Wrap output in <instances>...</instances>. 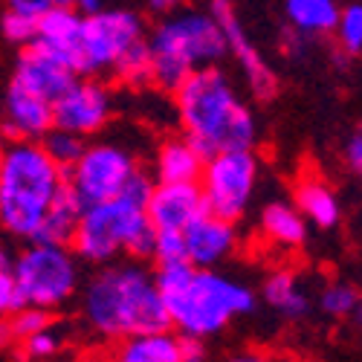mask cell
Returning <instances> with one entry per match:
<instances>
[{
	"label": "cell",
	"instance_id": "cell-27",
	"mask_svg": "<svg viewBox=\"0 0 362 362\" xmlns=\"http://www.w3.org/2000/svg\"><path fill=\"white\" fill-rule=\"evenodd\" d=\"M330 35L337 38V47H339L342 55L356 58L362 52V6H359V0L342 4Z\"/></svg>",
	"mask_w": 362,
	"mask_h": 362
},
{
	"label": "cell",
	"instance_id": "cell-26",
	"mask_svg": "<svg viewBox=\"0 0 362 362\" xmlns=\"http://www.w3.org/2000/svg\"><path fill=\"white\" fill-rule=\"evenodd\" d=\"M113 76L119 84L142 90L151 84V55H148V35L142 41H136L113 67Z\"/></svg>",
	"mask_w": 362,
	"mask_h": 362
},
{
	"label": "cell",
	"instance_id": "cell-34",
	"mask_svg": "<svg viewBox=\"0 0 362 362\" xmlns=\"http://www.w3.org/2000/svg\"><path fill=\"white\" fill-rule=\"evenodd\" d=\"M180 362H209V348L206 339L200 337H180Z\"/></svg>",
	"mask_w": 362,
	"mask_h": 362
},
{
	"label": "cell",
	"instance_id": "cell-5",
	"mask_svg": "<svg viewBox=\"0 0 362 362\" xmlns=\"http://www.w3.org/2000/svg\"><path fill=\"white\" fill-rule=\"evenodd\" d=\"M148 55L151 84L174 93L192 70L221 64L226 58V41L209 9H177L148 35Z\"/></svg>",
	"mask_w": 362,
	"mask_h": 362
},
{
	"label": "cell",
	"instance_id": "cell-43",
	"mask_svg": "<svg viewBox=\"0 0 362 362\" xmlns=\"http://www.w3.org/2000/svg\"><path fill=\"white\" fill-rule=\"evenodd\" d=\"M6 142H9V139L4 136V131H0V154H4V148H6Z\"/></svg>",
	"mask_w": 362,
	"mask_h": 362
},
{
	"label": "cell",
	"instance_id": "cell-41",
	"mask_svg": "<svg viewBox=\"0 0 362 362\" xmlns=\"http://www.w3.org/2000/svg\"><path fill=\"white\" fill-rule=\"evenodd\" d=\"M226 362H267V359H264V354H258V351H240V354L229 356Z\"/></svg>",
	"mask_w": 362,
	"mask_h": 362
},
{
	"label": "cell",
	"instance_id": "cell-11",
	"mask_svg": "<svg viewBox=\"0 0 362 362\" xmlns=\"http://www.w3.org/2000/svg\"><path fill=\"white\" fill-rule=\"evenodd\" d=\"M113 119V90L96 76H78L52 102V128L93 139Z\"/></svg>",
	"mask_w": 362,
	"mask_h": 362
},
{
	"label": "cell",
	"instance_id": "cell-3",
	"mask_svg": "<svg viewBox=\"0 0 362 362\" xmlns=\"http://www.w3.org/2000/svg\"><path fill=\"white\" fill-rule=\"evenodd\" d=\"M174 113L183 136L203 157L215 151H238L258 145V122L240 102L229 76L215 67L192 70L174 90Z\"/></svg>",
	"mask_w": 362,
	"mask_h": 362
},
{
	"label": "cell",
	"instance_id": "cell-18",
	"mask_svg": "<svg viewBox=\"0 0 362 362\" xmlns=\"http://www.w3.org/2000/svg\"><path fill=\"white\" fill-rule=\"evenodd\" d=\"M206 157L180 134L160 142L154 157V183H197Z\"/></svg>",
	"mask_w": 362,
	"mask_h": 362
},
{
	"label": "cell",
	"instance_id": "cell-24",
	"mask_svg": "<svg viewBox=\"0 0 362 362\" xmlns=\"http://www.w3.org/2000/svg\"><path fill=\"white\" fill-rule=\"evenodd\" d=\"M342 4L339 0H284V18L301 38L330 35Z\"/></svg>",
	"mask_w": 362,
	"mask_h": 362
},
{
	"label": "cell",
	"instance_id": "cell-4",
	"mask_svg": "<svg viewBox=\"0 0 362 362\" xmlns=\"http://www.w3.org/2000/svg\"><path fill=\"white\" fill-rule=\"evenodd\" d=\"M62 186L64 171L38 142L9 139L0 154V232L12 240H33Z\"/></svg>",
	"mask_w": 362,
	"mask_h": 362
},
{
	"label": "cell",
	"instance_id": "cell-25",
	"mask_svg": "<svg viewBox=\"0 0 362 362\" xmlns=\"http://www.w3.org/2000/svg\"><path fill=\"white\" fill-rule=\"evenodd\" d=\"M73 337H76L73 325H67L64 319H49L44 327H38L35 334L21 339L15 348L23 362H55L70 351Z\"/></svg>",
	"mask_w": 362,
	"mask_h": 362
},
{
	"label": "cell",
	"instance_id": "cell-32",
	"mask_svg": "<svg viewBox=\"0 0 362 362\" xmlns=\"http://www.w3.org/2000/svg\"><path fill=\"white\" fill-rule=\"evenodd\" d=\"M49 319H52V313L41 310V308H29V305H23L21 310H15V313L9 316L12 334H15V345H18L21 339H26L29 334H35L38 327H44Z\"/></svg>",
	"mask_w": 362,
	"mask_h": 362
},
{
	"label": "cell",
	"instance_id": "cell-1",
	"mask_svg": "<svg viewBox=\"0 0 362 362\" xmlns=\"http://www.w3.org/2000/svg\"><path fill=\"white\" fill-rule=\"evenodd\" d=\"M81 322L105 342L165 330L168 313L145 261H110L81 284Z\"/></svg>",
	"mask_w": 362,
	"mask_h": 362
},
{
	"label": "cell",
	"instance_id": "cell-39",
	"mask_svg": "<svg viewBox=\"0 0 362 362\" xmlns=\"http://www.w3.org/2000/svg\"><path fill=\"white\" fill-rule=\"evenodd\" d=\"M15 348V334H12V325L9 319H0V351Z\"/></svg>",
	"mask_w": 362,
	"mask_h": 362
},
{
	"label": "cell",
	"instance_id": "cell-13",
	"mask_svg": "<svg viewBox=\"0 0 362 362\" xmlns=\"http://www.w3.org/2000/svg\"><path fill=\"white\" fill-rule=\"evenodd\" d=\"M183 244H186V261L192 267L218 269L238 252L240 232H238L235 221L203 212L183 229Z\"/></svg>",
	"mask_w": 362,
	"mask_h": 362
},
{
	"label": "cell",
	"instance_id": "cell-23",
	"mask_svg": "<svg viewBox=\"0 0 362 362\" xmlns=\"http://www.w3.org/2000/svg\"><path fill=\"white\" fill-rule=\"evenodd\" d=\"M81 209H84V203L64 183L58 189V194L52 197V203L47 206V215L33 240H41V244H70L73 232L78 226V218H81Z\"/></svg>",
	"mask_w": 362,
	"mask_h": 362
},
{
	"label": "cell",
	"instance_id": "cell-16",
	"mask_svg": "<svg viewBox=\"0 0 362 362\" xmlns=\"http://www.w3.org/2000/svg\"><path fill=\"white\" fill-rule=\"evenodd\" d=\"M49 128H52V105L35 93H29L26 87L9 81L4 102H0V131H4V136L38 142Z\"/></svg>",
	"mask_w": 362,
	"mask_h": 362
},
{
	"label": "cell",
	"instance_id": "cell-42",
	"mask_svg": "<svg viewBox=\"0 0 362 362\" xmlns=\"http://www.w3.org/2000/svg\"><path fill=\"white\" fill-rule=\"evenodd\" d=\"M52 6H58V9H76L78 0H52Z\"/></svg>",
	"mask_w": 362,
	"mask_h": 362
},
{
	"label": "cell",
	"instance_id": "cell-28",
	"mask_svg": "<svg viewBox=\"0 0 362 362\" xmlns=\"http://www.w3.org/2000/svg\"><path fill=\"white\" fill-rule=\"evenodd\" d=\"M319 310L337 322L354 319L359 313V293L348 281H334L319 293Z\"/></svg>",
	"mask_w": 362,
	"mask_h": 362
},
{
	"label": "cell",
	"instance_id": "cell-40",
	"mask_svg": "<svg viewBox=\"0 0 362 362\" xmlns=\"http://www.w3.org/2000/svg\"><path fill=\"white\" fill-rule=\"evenodd\" d=\"M105 9V0H78V6H76V12L84 18V15H96V12H102Z\"/></svg>",
	"mask_w": 362,
	"mask_h": 362
},
{
	"label": "cell",
	"instance_id": "cell-36",
	"mask_svg": "<svg viewBox=\"0 0 362 362\" xmlns=\"http://www.w3.org/2000/svg\"><path fill=\"white\" fill-rule=\"evenodd\" d=\"M9 12L29 15V18H41L47 9H52V0H4Z\"/></svg>",
	"mask_w": 362,
	"mask_h": 362
},
{
	"label": "cell",
	"instance_id": "cell-31",
	"mask_svg": "<svg viewBox=\"0 0 362 362\" xmlns=\"http://www.w3.org/2000/svg\"><path fill=\"white\" fill-rule=\"evenodd\" d=\"M0 33H4V38L15 47H29L35 44V18L29 15H18V12H4V18H0Z\"/></svg>",
	"mask_w": 362,
	"mask_h": 362
},
{
	"label": "cell",
	"instance_id": "cell-15",
	"mask_svg": "<svg viewBox=\"0 0 362 362\" xmlns=\"http://www.w3.org/2000/svg\"><path fill=\"white\" fill-rule=\"evenodd\" d=\"M142 209L154 232H183L206 212L197 183H154Z\"/></svg>",
	"mask_w": 362,
	"mask_h": 362
},
{
	"label": "cell",
	"instance_id": "cell-44",
	"mask_svg": "<svg viewBox=\"0 0 362 362\" xmlns=\"http://www.w3.org/2000/svg\"><path fill=\"white\" fill-rule=\"evenodd\" d=\"M55 362H58V359H55Z\"/></svg>",
	"mask_w": 362,
	"mask_h": 362
},
{
	"label": "cell",
	"instance_id": "cell-12",
	"mask_svg": "<svg viewBox=\"0 0 362 362\" xmlns=\"http://www.w3.org/2000/svg\"><path fill=\"white\" fill-rule=\"evenodd\" d=\"M209 12H212V18L218 21L223 41H226V55H232L238 62L240 73H244V78H247L250 93L258 102H273L279 96V76L264 62L261 49L250 41L244 23L238 21L232 0H209Z\"/></svg>",
	"mask_w": 362,
	"mask_h": 362
},
{
	"label": "cell",
	"instance_id": "cell-30",
	"mask_svg": "<svg viewBox=\"0 0 362 362\" xmlns=\"http://www.w3.org/2000/svg\"><path fill=\"white\" fill-rule=\"evenodd\" d=\"M154 267H171V264H189L186 261V244L183 232H157L154 247H151V258Z\"/></svg>",
	"mask_w": 362,
	"mask_h": 362
},
{
	"label": "cell",
	"instance_id": "cell-21",
	"mask_svg": "<svg viewBox=\"0 0 362 362\" xmlns=\"http://www.w3.org/2000/svg\"><path fill=\"white\" fill-rule=\"evenodd\" d=\"M261 298L267 301L276 313H281L284 319H305L310 313V296L301 290L296 269L290 267H276L273 273H267L264 284H261Z\"/></svg>",
	"mask_w": 362,
	"mask_h": 362
},
{
	"label": "cell",
	"instance_id": "cell-9",
	"mask_svg": "<svg viewBox=\"0 0 362 362\" xmlns=\"http://www.w3.org/2000/svg\"><path fill=\"white\" fill-rule=\"evenodd\" d=\"M145 21L131 9H102L81 18V33L76 47V76H105L136 41H142Z\"/></svg>",
	"mask_w": 362,
	"mask_h": 362
},
{
	"label": "cell",
	"instance_id": "cell-37",
	"mask_svg": "<svg viewBox=\"0 0 362 362\" xmlns=\"http://www.w3.org/2000/svg\"><path fill=\"white\" fill-rule=\"evenodd\" d=\"M15 247H12V238H6L0 232V273H12V264H15Z\"/></svg>",
	"mask_w": 362,
	"mask_h": 362
},
{
	"label": "cell",
	"instance_id": "cell-20",
	"mask_svg": "<svg viewBox=\"0 0 362 362\" xmlns=\"http://www.w3.org/2000/svg\"><path fill=\"white\" fill-rule=\"evenodd\" d=\"M78 33H81V15L76 9H58V6H52L41 18H35V44L47 47L55 55H62L70 67L76 62Z\"/></svg>",
	"mask_w": 362,
	"mask_h": 362
},
{
	"label": "cell",
	"instance_id": "cell-35",
	"mask_svg": "<svg viewBox=\"0 0 362 362\" xmlns=\"http://www.w3.org/2000/svg\"><path fill=\"white\" fill-rule=\"evenodd\" d=\"M342 160H345V165H348L354 174L362 171V134H359V131H354V134L345 139V145H342Z\"/></svg>",
	"mask_w": 362,
	"mask_h": 362
},
{
	"label": "cell",
	"instance_id": "cell-33",
	"mask_svg": "<svg viewBox=\"0 0 362 362\" xmlns=\"http://www.w3.org/2000/svg\"><path fill=\"white\" fill-rule=\"evenodd\" d=\"M21 308H23V298L18 293L12 273H0V319H9Z\"/></svg>",
	"mask_w": 362,
	"mask_h": 362
},
{
	"label": "cell",
	"instance_id": "cell-17",
	"mask_svg": "<svg viewBox=\"0 0 362 362\" xmlns=\"http://www.w3.org/2000/svg\"><path fill=\"white\" fill-rule=\"evenodd\" d=\"M293 206L316 229H337L342 223V203L334 186L322 177H301L293 186Z\"/></svg>",
	"mask_w": 362,
	"mask_h": 362
},
{
	"label": "cell",
	"instance_id": "cell-6",
	"mask_svg": "<svg viewBox=\"0 0 362 362\" xmlns=\"http://www.w3.org/2000/svg\"><path fill=\"white\" fill-rule=\"evenodd\" d=\"M154 226L148 223L145 209L128 197H110L81 209L70 250L81 264H110L119 258L148 261L154 247Z\"/></svg>",
	"mask_w": 362,
	"mask_h": 362
},
{
	"label": "cell",
	"instance_id": "cell-38",
	"mask_svg": "<svg viewBox=\"0 0 362 362\" xmlns=\"http://www.w3.org/2000/svg\"><path fill=\"white\" fill-rule=\"evenodd\" d=\"M177 9H183V0H148V12L157 18H165Z\"/></svg>",
	"mask_w": 362,
	"mask_h": 362
},
{
	"label": "cell",
	"instance_id": "cell-14",
	"mask_svg": "<svg viewBox=\"0 0 362 362\" xmlns=\"http://www.w3.org/2000/svg\"><path fill=\"white\" fill-rule=\"evenodd\" d=\"M76 70L64 62L62 55L49 52L47 47L41 44H29L21 49L18 62H15V73H12V81L26 87L29 93L41 96L44 102H55L64 90L76 81Z\"/></svg>",
	"mask_w": 362,
	"mask_h": 362
},
{
	"label": "cell",
	"instance_id": "cell-8",
	"mask_svg": "<svg viewBox=\"0 0 362 362\" xmlns=\"http://www.w3.org/2000/svg\"><path fill=\"white\" fill-rule=\"evenodd\" d=\"M258 180H261V160L255 154V148L209 154L197 180L206 212L238 223L247 215V209L255 197Z\"/></svg>",
	"mask_w": 362,
	"mask_h": 362
},
{
	"label": "cell",
	"instance_id": "cell-10",
	"mask_svg": "<svg viewBox=\"0 0 362 362\" xmlns=\"http://www.w3.org/2000/svg\"><path fill=\"white\" fill-rule=\"evenodd\" d=\"M136 168V154L128 145L113 139H87L76 163L64 171V183L84 206H90L122 194Z\"/></svg>",
	"mask_w": 362,
	"mask_h": 362
},
{
	"label": "cell",
	"instance_id": "cell-29",
	"mask_svg": "<svg viewBox=\"0 0 362 362\" xmlns=\"http://www.w3.org/2000/svg\"><path fill=\"white\" fill-rule=\"evenodd\" d=\"M84 142H87V139H81V136H76V134H70V131H62V128H49V131L38 139V145L44 148V154H47L58 168H62V171H67V168L76 163V157L81 154Z\"/></svg>",
	"mask_w": 362,
	"mask_h": 362
},
{
	"label": "cell",
	"instance_id": "cell-22",
	"mask_svg": "<svg viewBox=\"0 0 362 362\" xmlns=\"http://www.w3.org/2000/svg\"><path fill=\"white\" fill-rule=\"evenodd\" d=\"M110 362H180V339L171 327L119 339Z\"/></svg>",
	"mask_w": 362,
	"mask_h": 362
},
{
	"label": "cell",
	"instance_id": "cell-2",
	"mask_svg": "<svg viewBox=\"0 0 362 362\" xmlns=\"http://www.w3.org/2000/svg\"><path fill=\"white\" fill-rule=\"evenodd\" d=\"M154 284L168 313V327L180 337H218L232 319L255 313V293L221 269L192 264L154 267Z\"/></svg>",
	"mask_w": 362,
	"mask_h": 362
},
{
	"label": "cell",
	"instance_id": "cell-7",
	"mask_svg": "<svg viewBox=\"0 0 362 362\" xmlns=\"http://www.w3.org/2000/svg\"><path fill=\"white\" fill-rule=\"evenodd\" d=\"M12 279L23 305L47 313L62 310L81 290V261L70 244H41L26 240L15 252Z\"/></svg>",
	"mask_w": 362,
	"mask_h": 362
},
{
	"label": "cell",
	"instance_id": "cell-19",
	"mask_svg": "<svg viewBox=\"0 0 362 362\" xmlns=\"http://www.w3.org/2000/svg\"><path fill=\"white\" fill-rule=\"evenodd\" d=\"M258 229H261L264 240H269L273 247H281V250H301L310 235L308 221L301 218V212L287 200L267 203L258 215Z\"/></svg>",
	"mask_w": 362,
	"mask_h": 362
}]
</instances>
